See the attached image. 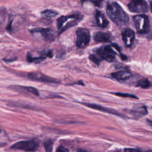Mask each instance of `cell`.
<instances>
[{
  "label": "cell",
  "instance_id": "44dd1931",
  "mask_svg": "<svg viewBox=\"0 0 152 152\" xmlns=\"http://www.w3.org/2000/svg\"><path fill=\"white\" fill-rule=\"evenodd\" d=\"M89 58L91 61H92L93 62L95 63L97 65H99V64L100 63V62L102 61L99 57H97V55H96L94 54H91L89 56Z\"/></svg>",
  "mask_w": 152,
  "mask_h": 152
},
{
  "label": "cell",
  "instance_id": "52a82bcc",
  "mask_svg": "<svg viewBox=\"0 0 152 152\" xmlns=\"http://www.w3.org/2000/svg\"><path fill=\"white\" fill-rule=\"evenodd\" d=\"M128 7L131 12L136 13L145 12L148 9L145 0H131L128 4Z\"/></svg>",
  "mask_w": 152,
  "mask_h": 152
},
{
  "label": "cell",
  "instance_id": "603a6c76",
  "mask_svg": "<svg viewBox=\"0 0 152 152\" xmlns=\"http://www.w3.org/2000/svg\"><path fill=\"white\" fill-rule=\"evenodd\" d=\"M124 152H141V151L140 150L135 149V148H125L124 150Z\"/></svg>",
  "mask_w": 152,
  "mask_h": 152
},
{
  "label": "cell",
  "instance_id": "2e32d148",
  "mask_svg": "<svg viewBox=\"0 0 152 152\" xmlns=\"http://www.w3.org/2000/svg\"><path fill=\"white\" fill-rule=\"evenodd\" d=\"M150 82L147 78H142V79L139 80L137 82V86L143 88H147L150 86Z\"/></svg>",
  "mask_w": 152,
  "mask_h": 152
},
{
  "label": "cell",
  "instance_id": "8992f818",
  "mask_svg": "<svg viewBox=\"0 0 152 152\" xmlns=\"http://www.w3.org/2000/svg\"><path fill=\"white\" fill-rule=\"evenodd\" d=\"M97 53L100 59L108 62L114 61L116 55V53L109 45H106L100 48L97 50Z\"/></svg>",
  "mask_w": 152,
  "mask_h": 152
},
{
  "label": "cell",
  "instance_id": "5b68a950",
  "mask_svg": "<svg viewBox=\"0 0 152 152\" xmlns=\"http://www.w3.org/2000/svg\"><path fill=\"white\" fill-rule=\"evenodd\" d=\"M39 143L34 140L21 141L13 144L11 148L18 150H23L26 151H34L39 147Z\"/></svg>",
  "mask_w": 152,
  "mask_h": 152
},
{
  "label": "cell",
  "instance_id": "ba28073f",
  "mask_svg": "<svg viewBox=\"0 0 152 152\" xmlns=\"http://www.w3.org/2000/svg\"><path fill=\"white\" fill-rule=\"evenodd\" d=\"M27 78L31 80L43 82V83H58L59 81L53 78L49 77L42 73L39 72H30L27 74Z\"/></svg>",
  "mask_w": 152,
  "mask_h": 152
},
{
  "label": "cell",
  "instance_id": "8fae6325",
  "mask_svg": "<svg viewBox=\"0 0 152 152\" xmlns=\"http://www.w3.org/2000/svg\"><path fill=\"white\" fill-rule=\"evenodd\" d=\"M111 75L116 80L124 81L129 79L132 76V74L129 71L123 70L112 73Z\"/></svg>",
  "mask_w": 152,
  "mask_h": 152
},
{
  "label": "cell",
  "instance_id": "4316f807",
  "mask_svg": "<svg viewBox=\"0 0 152 152\" xmlns=\"http://www.w3.org/2000/svg\"><path fill=\"white\" fill-rule=\"evenodd\" d=\"M150 10H151V12H152V2H151V4H150Z\"/></svg>",
  "mask_w": 152,
  "mask_h": 152
},
{
  "label": "cell",
  "instance_id": "e0dca14e",
  "mask_svg": "<svg viewBox=\"0 0 152 152\" xmlns=\"http://www.w3.org/2000/svg\"><path fill=\"white\" fill-rule=\"evenodd\" d=\"M41 14L44 17H46L48 18H52L55 17L58 14V12L52 10H46L43 11Z\"/></svg>",
  "mask_w": 152,
  "mask_h": 152
},
{
  "label": "cell",
  "instance_id": "7402d4cb",
  "mask_svg": "<svg viewBox=\"0 0 152 152\" xmlns=\"http://www.w3.org/2000/svg\"><path fill=\"white\" fill-rule=\"evenodd\" d=\"M56 152H69V151L66 148L63 146H60L57 148Z\"/></svg>",
  "mask_w": 152,
  "mask_h": 152
},
{
  "label": "cell",
  "instance_id": "9a60e30c",
  "mask_svg": "<svg viewBox=\"0 0 152 152\" xmlns=\"http://www.w3.org/2000/svg\"><path fill=\"white\" fill-rule=\"evenodd\" d=\"M52 30L50 28H36L31 30L33 33H39L46 37H49L52 36Z\"/></svg>",
  "mask_w": 152,
  "mask_h": 152
},
{
  "label": "cell",
  "instance_id": "277c9868",
  "mask_svg": "<svg viewBox=\"0 0 152 152\" xmlns=\"http://www.w3.org/2000/svg\"><path fill=\"white\" fill-rule=\"evenodd\" d=\"M76 36V44L78 48L84 49L88 45L90 40V34L88 30L80 27L77 30Z\"/></svg>",
  "mask_w": 152,
  "mask_h": 152
},
{
  "label": "cell",
  "instance_id": "7c38bea8",
  "mask_svg": "<svg viewBox=\"0 0 152 152\" xmlns=\"http://www.w3.org/2000/svg\"><path fill=\"white\" fill-rule=\"evenodd\" d=\"M95 18L97 24L98 25L99 27L104 28L107 26L109 22L106 18L105 17V16L104 15V14H102L100 11H96Z\"/></svg>",
  "mask_w": 152,
  "mask_h": 152
},
{
  "label": "cell",
  "instance_id": "d6986e66",
  "mask_svg": "<svg viewBox=\"0 0 152 152\" xmlns=\"http://www.w3.org/2000/svg\"><path fill=\"white\" fill-rule=\"evenodd\" d=\"M53 142L51 140H48L44 142V147L46 152H52Z\"/></svg>",
  "mask_w": 152,
  "mask_h": 152
},
{
  "label": "cell",
  "instance_id": "ac0fdd59",
  "mask_svg": "<svg viewBox=\"0 0 152 152\" xmlns=\"http://www.w3.org/2000/svg\"><path fill=\"white\" fill-rule=\"evenodd\" d=\"M21 87V88H23V90H25L26 91L33 94L36 96H39V90L36 88L35 87H29V86H20Z\"/></svg>",
  "mask_w": 152,
  "mask_h": 152
},
{
  "label": "cell",
  "instance_id": "4fadbf2b",
  "mask_svg": "<svg viewBox=\"0 0 152 152\" xmlns=\"http://www.w3.org/2000/svg\"><path fill=\"white\" fill-rule=\"evenodd\" d=\"M52 56L53 55L50 50L48 51L46 53L43 54V55L40 56H32L30 53H28L27 55V61L29 62H39L46 59V58H51Z\"/></svg>",
  "mask_w": 152,
  "mask_h": 152
},
{
  "label": "cell",
  "instance_id": "6da1fadb",
  "mask_svg": "<svg viewBox=\"0 0 152 152\" xmlns=\"http://www.w3.org/2000/svg\"><path fill=\"white\" fill-rule=\"evenodd\" d=\"M106 12L110 19L119 26H125L129 22L128 14L116 2L110 1L107 4Z\"/></svg>",
  "mask_w": 152,
  "mask_h": 152
},
{
  "label": "cell",
  "instance_id": "7a4b0ae2",
  "mask_svg": "<svg viewBox=\"0 0 152 152\" xmlns=\"http://www.w3.org/2000/svg\"><path fill=\"white\" fill-rule=\"evenodd\" d=\"M81 19L82 16L80 15L61 16L57 20V27L60 33L66 29L75 26Z\"/></svg>",
  "mask_w": 152,
  "mask_h": 152
},
{
  "label": "cell",
  "instance_id": "ffe728a7",
  "mask_svg": "<svg viewBox=\"0 0 152 152\" xmlns=\"http://www.w3.org/2000/svg\"><path fill=\"white\" fill-rule=\"evenodd\" d=\"M114 94L118 96H120V97H130V98H133V99H138V97L135 95L132 94L124 93H120V92L115 93Z\"/></svg>",
  "mask_w": 152,
  "mask_h": 152
},
{
  "label": "cell",
  "instance_id": "cb8c5ba5",
  "mask_svg": "<svg viewBox=\"0 0 152 152\" xmlns=\"http://www.w3.org/2000/svg\"><path fill=\"white\" fill-rule=\"evenodd\" d=\"M103 1V0H93V3H94L96 6L100 7V4L102 3V2Z\"/></svg>",
  "mask_w": 152,
  "mask_h": 152
},
{
  "label": "cell",
  "instance_id": "9c48e42d",
  "mask_svg": "<svg viewBox=\"0 0 152 152\" xmlns=\"http://www.w3.org/2000/svg\"><path fill=\"white\" fill-rule=\"evenodd\" d=\"M83 104H84V105H85V106H87L90 108H91V109H95V110H99V111H101V112H103L110 113L112 115H116V116H120V117L122 116V115H121L119 113H118L116 110H115L112 109H109V108H107V107H103V106H100L99 104H93V103H83Z\"/></svg>",
  "mask_w": 152,
  "mask_h": 152
},
{
  "label": "cell",
  "instance_id": "3957f363",
  "mask_svg": "<svg viewBox=\"0 0 152 152\" xmlns=\"http://www.w3.org/2000/svg\"><path fill=\"white\" fill-rule=\"evenodd\" d=\"M134 23L138 33L144 34L149 30V19L145 14H139L134 16Z\"/></svg>",
  "mask_w": 152,
  "mask_h": 152
},
{
  "label": "cell",
  "instance_id": "83f0119b",
  "mask_svg": "<svg viewBox=\"0 0 152 152\" xmlns=\"http://www.w3.org/2000/svg\"><path fill=\"white\" fill-rule=\"evenodd\" d=\"M1 132V126H0V132Z\"/></svg>",
  "mask_w": 152,
  "mask_h": 152
},
{
  "label": "cell",
  "instance_id": "5bb4252c",
  "mask_svg": "<svg viewBox=\"0 0 152 152\" xmlns=\"http://www.w3.org/2000/svg\"><path fill=\"white\" fill-rule=\"evenodd\" d=\"M94 39L99 42H107L110 41V35L105 32L98 31L94 34Z\"/></svg>",
  "mask_w": 152,
  "mask_h": 152
},
{
  "label": "cell",
  "instance_id": "d4e9b609",
  "mask_svg": "<svg viewBox=\"0 0 152 152\" xmlns=\"http://www.w3.org/2000/svg\"><path fill=\"white\" fill-rule=\"evenodd\" d=\"M77 152H89V151H86V150H83V149H80V150H78Z\"/></svg>",
  "mask_w": 152,
  "mask_h": 152
},
{
  "label": "cell",
  "instance_id": "30bf717a",
  "mask_svg": "<svg viewBox=\"0 0 152 152\" xmlns=\"http://www.w3.org/2000/svg\"><path fill=\"white\" fill-rule=\"evenodd\" d=\"M135 38V32L131 28H126L122 32V39L127 47H130Z\"/></svg>",
  "mask_w": 152,
  "mask_h": 152
},
{
  "label": "cell",
  "instance_id": "484cf974",
  "mask_svg": "<svg viewBox=\"0 0 152 152\" xmlns=\"http://www.w3.org/2000/svg\"><path fill=\"white\" fill-rule=\"evenodd\" d=\"M147 122L148 123V124L152 127V121H150V120H147Z\"/></svg>",
  "mask_w": 152,
  "mask_h": 152
}]
</instances>
